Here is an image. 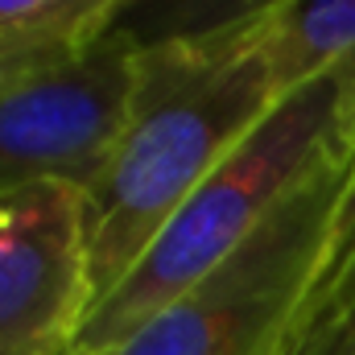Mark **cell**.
<instances>
[{
    "label": "cell",
    "mask_w": 355,
    "mask_h": 355,
    "mask_svg": "<svg viewBox=\"0 0 355 355\" xmlns=\"http://www.w3.org/2000/svg\"><path fill=\"white\" fill-rule=\"evenodd\" d=\"M261 17V46L277 95L355 58V0H277Z\"/></svg>",
    "instance_id": "6"
},
{
    "label": "cell",
    "mask_w": 355,
    "mask_h": 355,
    "mask_svg": "<svg viewBox=\"0 0 355 355\" xmlns=\"http://www.w3.org/2000/svg\"><path fill=\"white\" fill-rule=\"evenodd\" d=\"M355 149V58L272 103L95 306L71 355H103L236 257L265 219L331 157Z\"/></svg>",
    "instance_id": "3"
},
{
    "label": "cell",
    "mask_w": 355,
    "mask_h": 355,
    "mask_svg": "<svg viewBox=\"0 0 355 355\" xmlns=\"http://www.w3.org/2000/svg\"><path fill=\"white\" fill-rule=\"evenodd\" d=\"M137 54L132 37L103 29L79 54L0 87V190H87L128 128Z\"/></svg>",
    "instance_id": "4"
},
{
    "label": "cell",
    "mask_w": 355,
    "mask_h": 355,
    "mask_svg": "<svg viewBox=\"0 0 355 355\" xmlns=\"http://www.w3.org/2000/svg\"><path fill=\"white\" fill-rule=\"evenodd\" d=\"M355 149L306 178L211 277L103 355H352L322 322L339 261L355 248Z\"/></svg>",
    "instance_id": "2"
},
{
    "label": "cell",
    "mask_w": 355,
    "mask_h": 355,
    "mask_svg": "<svg viewBox=\"0 0 355 355\" xmlns=\"http://www.w3.org/2000/svg\"><path fill=\"white\" fill-rule=\"evenodd\" d=\"M352 355H355V352H352Z\"/></svg>",
    "instance_id": "12"
},
{
    "label": "cell",
    "mask_w": 355,
    "mask_h": 355,
    "mask_svg": "<svg viewBox=\"0 0 355 355\" xmlns=\"http://www.w3.org/2000/svg\"><path fill=\"white\" fill-rule=\"evenodd\" d=\"M261 37L265 17H252L211 37L141 46L128 128L83 190L91 310L281 99Z\"/></svg>",
    "instance_id": "1"
},
{
    "label": "cell",
    "mask_w": 355,
    "mask_h": 355,
    "mask_svg": "<svg viewBox=\"0 0 355 355\" xmlns=\"http://www.w3.org/2000/svg\"><path fill=\"white\" fill-rule=\"evenodd\" d=\"M277 0H124L107 29L132 37L137 46L211 37L268 12Z\"/></svg>",
    "instance_id": "8"
},
{
    "label": "cell",
    "mask_w": 355,
    "mask_h": 355,
    "mask_svg": "<svg viewBox=\"0 0 355 355\" xmlns=\"http://www.w3.org/2000/svg\"><path fill=\"white\" fill-rule=\"evenodd\" d=\"M87 314L83 190H0V355H71Z\"/></svg>",
    "instance_id": "5"
},
{
    "label": "cell",
    "mask_w": 355,
    "mask_h": 355,
    "mask_svg": "<svg viewBox=\"0 0 355 355\" xmlns=\"http://www.w3.org/2000/svg\"><path fill=\"white\" fill-rule=\"evenodd\" d=\"M124 0H0V67L58 62L91 46Z\"/></svg>",
    "instance_id": "7"
},
{
    "label": "cell",
    "mask_w": 355,
    "mask_h": 355,
    "mask_svg": "<svg viewBox=\"0 0 355 355\" xmlns=\"http://www.w3.org/2000/svg\"><path fill=\"white\" fill-rule=\"evenodd\" d=\"M322 322L335 327L339 335H352L355 331V248L339 261L335 277H331L327 306H322Z\"/></svg>",
    "instance_id": "9"
},
{
    "label": "cell",
    "mask_w": 355,
    "mask_h": 355,
    "mask_svg": "<svg viewBox=\"0 0 355 355\" xmlns=\"http://www.w3.org/2000/svg\"><path fill=\"white\" fill-rule=\"evenodd\" d=\"M42 67H50V62H12V67H0V87H8V83H17V79H25V75L42 71Z\"/></svg>",
    "instance_id": "10"
},
{
    "label": "cell",
    "mask_w": 355,
    "mask_h": 355,
    "mask_svg": "<svg viewBox=\"0 0 355 355\" xmlns=\"http://www.w3.org/2000/svg\"><path fill=\"white\" fill-rule=\"evenodd\" d=\"M352 339H355V331H352Z\"/></svg>",
    "instance_id": "11"
}]
</instances>
